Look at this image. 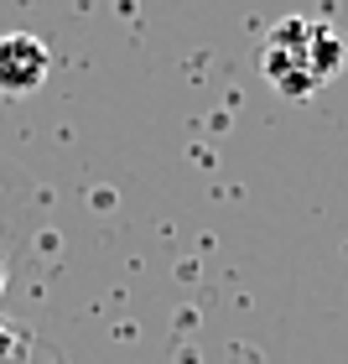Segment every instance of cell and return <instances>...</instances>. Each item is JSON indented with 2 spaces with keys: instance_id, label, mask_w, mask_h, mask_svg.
I'll list each match as a JSON object with an SVG mask.
<instances>
[{
  "instance_id": "cell-1",
  "label": "cell",
  "mask_w": 348,
  "mask_h": 364,
  "mask_svg": "<svg viewBox=\"0 0 348 364\" xmlns=\"http://www.w3.org/2000/svg\"><path fill=\"white\" fill-rule=\"evenodd\" d=\"M348 47L343 37L317 16H286L271 26V37L260 47V73L281 99H312L322 84H333L343 73Z\"/></svg>"
},
{
  "instance_id": "cell-2",
  "label": "cell",
  "mask_w": 348,
  "mask_h": 364,
  "mask_svg": "<svg viewBox=\"0 0 348 364\" xmlns=\"http://www.w3.org/2000/svg\"><path fill=\"white\" fill-rule=\"evenodd\" d=\"M53 73V53L31 31H6L0 37V94H31Z\"/></svg>"
}]
</instances>
